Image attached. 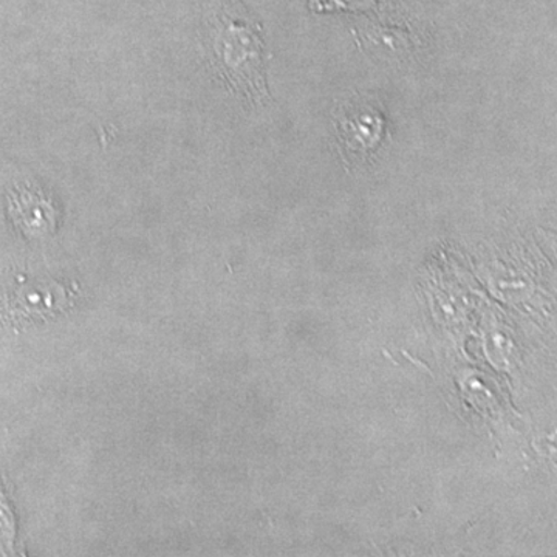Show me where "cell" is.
<instances>
[{
  "instance_id": "6da1fadb",
  "label": "cell",
  "mask_w": 557,
  "mask_h": 557,
  "mask_svg": "<svg viewBox=\"0 0 557 557\" xmlns=\"http://www.w3.org/2000/svg\"><path fill=\"white\" fill-rule=\"evenodd\" d=\"M212 53L220 75L228 81L231 89L255 102L269 97L265 44L259 27L231 16L220 17L212 35Z\"/></svg>"
},
{
  "instance_id": "7a4b0ae2",
  "label": "cell",
  "mask_w": 557,
  "mask_h": 557,
  "mask_svg": "<svg viewBox=\"0 0 557 557\" xmlns=\"http://www.w3.org/2000/svg\"><path fill=\"white\" fill-rule=\"evenodd\" d=\"M17 223L30 236H47L54 233L58 225V212L53 201L46 199L40 190L24 188L14 199Z\"/></svg>"
},
{
  "instance_id": "3957f363",
  "label": "cell",
  "mask_w": 557,
  "mask_h": 557,
  "mask_svg": "<svg viewBox=\"0 0 557 557\" xmlns=\"http://www.w3.org/2000/svg\"><path fill=\"white\" fill-rule=\"evenodd\" d=\"M341 127H343L341 129L343 138L351 148L372 150L380 145L383 123L375 110L362 109L355 113H347Z\"/></svg>"
}]
</instances>
